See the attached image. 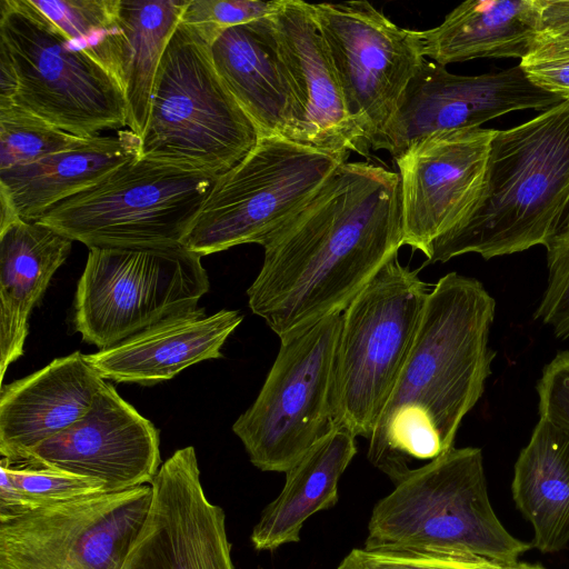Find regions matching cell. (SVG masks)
I'll return each instance as SVG.
<instances>
[{
	"instance_id": "cell-39",
	"label": "cell",
	"mask_w": 569,
	"mask_h": 569,
	"mask_svg": "<svg viewBox=\"0 0 569 569\" xmlns=\"http://www.w3.org/2000/svg\"><path fill=\"white\" fill-rule=\"evenodd\" d=\"M259 569H262V568H259Z\"/></svg>"
},
{
	"instance_id": "cell-38",
	"label": "cell",
	"mask_w": 569,
	"mask_h": 569,
	"mask_svg": "<svg viewBox=\"0 0 569 569\" xmlns=\"http://www.w3.org/2000/svg\"><path fill=\"white\" fill-rule=\"evenodd\" d=\"M507 569H543L539 566H532L528 563H519L507 566Z\"/></svg>"
},
{
	"instance_id": "cell-29",
	"label": "cell",
	"mask_w": 569,
	"mask_h": 569,
	"mask_svg": "<svg viewBox=\"0 0 569 569\" xmlns=\"http://www.w3.org/2000/svg\"><path fill=\"white\" fill-rule=\"evenodd\" d=\"M86 140L52 126L16 103L0 104V171L74 148Z\"/></svg>"
},
{
	"instance_id": "cell-7",
	"label": "cell",
	"mask_w": 569,
	"mask_h": 569,
	"mask_svg": "<svg viewBox=\"0 0 569 569\" xmlns=\"http://www.w3.org/2000/svg\"><path fill=\"white\" fill-rule=\"evenodd\" d=\"M218 176L136 158L38 222L92 248H174Z\"/></svg>"
},
{
	"instance_id": "cell-32",
	"label": "cell",
	"mask_w": 569,
	"mask_h": 569,
	"mask_svg": "<svg viewBox=\"0 0 569 569\" xmlns=\"http://www.w3.org/2000/svg\"><path fill=\"white\" fill-rule=\"evenodd\" d=\"M284 0H188L180 22L193 27L210 43L231 27L274 14Z\"/></svg>"
},
{
	"instance_id": "cell-31",
	"label": "cell",
	"mask_w": 569,
	"mask_h": 569,
	"mask_svg": "<svg viewBox=\"0 0 569 569\" xmlns=\"http://www.w3.org/2000/svg\"><path fill=\"white\" fill-rule=\"evenodd\" d=\"M507 566L467 552H417L352 549L337 569H507Z\"/></svg>"
},
{
	"instance_id": "cell-33",
	"label": "cell",
	"mask_w": 569,
	"mask_h": 569,
	"mask_svg": "<svg viewBox=\"0 0 569 569\" xmlns=\"http://www.w3.org/2000/svg\"><path fill=\"white\" fill-rule=\"evenodd\" d=\"M548 282L533 315L552 328L557 338H569V226L547 246Z\"/></svg>"
},
{
	"instance_id": "cell-36",
	"label": "cell",
	"mask_w": 569,
	"mask_h": 569,
	"mask_svg": "<svg viewBox=\"0 0 569 569\" xmlns=\"http://www.w3.org/2000/svg\"><path fill=\"white\" fill-rule=\"evenodd\" d=\"M535 46H569V0H538Z\"/></svg>"
},
{
	"instance_id": "cell-30",
	"label": "cell",
	"mask_w": 569,
	"mask_h": 569,
	"mask_svg": "<svg viewBox=\"0 0 569 569\" xmlns=\"http://www.w3.org/2000/svg\"><path fill=\"white\" fill-rule=\"evenodd\" d=\"M0 465L7 469L20 490L29 511L106 493L104 483L93 478L50 468L13 466L4 458Z\"/></svg>"
},
{
	"instance_id": "cell-21",
	"label": "cell",
	"mask_w": 569,
	"mask_h": 569,
	"mask_svg": "<svg viewBox=\"0 0 569 569\" xmlns=\"http://www.w3.org/2000/svg\"><path fill=\"white\" fill-rule=\"evenodd\" d=\"M242 320L238 310L208 315L197 307L87 358L103 379L152 386L198 362L222 358V346Z\"/></svg>"
},
{
	"instance_id": "cell-14",
	"label": "cell",
	"mask_w": 569,
	"mask_h": 569,
	"mask_svg": "<svg viewBox=\"0 0 569 569\" xmlns=\"http://www.w3.org/2000/svg\"><path fill=\"white\" fill-rule=\"evenodd\" d=\"M497 130L435 132L393 160L399 169L403 246L428 257L433 242L456 228L483 190Z\"/></svg>"
},
{
	"instance_id": "cell-24",
	"label": "cell",
	"mask_w": 569,
	"mask_h": 569,
	"mask_svg": "<svg viewBox=\"0 0 569 569\" xmlns=\"http://www.w3.org/2000/svg\"><path fill=\"white\" fill-rule=\"evenodd\" d=\"M357 453L356 437L332 427L286 473L281 492L261 512L250 540L258 551L300 541L305 522L335 507L338 483Z\"/></svg>"
},
{
	"instance_id": "cell-17",
	"label": "cell",
	"mask_w": 569,
	"mask_h": 569,
	"mask_svg": "<svg viewBox=\"0 0 569 569\" xmlns=\"http://www.w3.org/2000/svg\"><path fill=\"white\" fill-rule=\"evenodd\" d=\"M13 466L93 478L104 483L106 493L120 492L154 479L161 467L159 431L106 381L77 422Z\"/></svg>"
},
{
	"instance_id": "cell-6",
	"label": "cell",
	"mask_w": 569,
	"mask_h": 569,
	"mask_svg": "<svg viewBox=\"0 0 569 569\" xmlns=\"http://www.w3.org/2000/svg\"><path fill=\"white\" fill-rule=\"evenodd\" d=\"M428 287L397 256L342 311L330 393L332 427L371 437L415 342Z\"/></svg>"
},
{
	"instance_id": "cell-20",
	"label": "cell",
	"mask_w": 569,
	"mask_h": 569,
	"mask_svg": "<svg viewBox=\"0 0 569 569\" xmlns=\"http://www.w3.org/2000/svg\"><path fill=\"white\" fill-rule=\"evenodd\" d=\"M214 68L260 137L302 143V114L270 18L221 31L210 47Z\"/></svg>"
},
{
	"instance_id": "cell-2",
	"label": "cell",
	"mask_w": 569,
	"mask_h": 569,
	"mask_svg": "<svg viewBox=\"0 0 569 569\" xmlns=\"http://www.w3.org/2000/svg\"><path fill=\"white\" fill-rule=\"evenodd\" d=\"M495 315V299L475 278L449 272L429 291L408 359L368 439L369 461L395 485L411 460L453 448L491 375Z\"/></svg>"
},
{
	"instance_id": "cell-37",
	"label": "cell",
	"mask_w": 569,
	"mask_h": 569,
	"mask_svg": "<svg viewBox=\"0 0 569 569\" xmlns=\"http://www.w3.org/2000/svg\"><path fill=\"white\" fill-rule=\"evenodd\" d=\"M0 522L29 512L22 495L7 469L0 465Z\"/></svg>"
},
{
	"instance_id": "cell-11",
	"label": "cell",
	"mask_w": 569,
	"mask_h": 569,
	"mask_svg": "<svg viewBox=\"0 0 569 569\" xmlns=\"http://www.w3.org/2000/svg\"><path fill=\"white\" fill-rule=\"evenodd\" d=\"M342 312L280 339L253 403L234 421L250 462L286 472L331 428L330 393Z\"/></svg>"
},
{
	"instance_id": "cell-35",
	"label": "cell",
	"mask_w": 569,
	"mask_h": 569,
	"mask_svg": "<svg viewBox=\"0 0 569 569\" xmlns=\"http://www.w3.org/2000/svg\"><path fill=\"white\" fill-rule=\"evenodd\" d=\"M519 66L532 83L569 100V46H535Z\"/></svg>"
},
{
	"instance_id": "cell-12",
	"label": "cell",
	"mask_w": 569,
	"mask_h": 569,
	"mask_svg": "<svg viewBox=\"0 0 569 569\" xmlns=\"http://www.w3.org/2000/svg\"><path fill=\"white\" fill-rule=\"evenodd\" d=\"M310 6L352 120L369 149L383 150L405 91L426 61L421 31L398 27L367 1Z\"/></svg>"
},
{
	"instance_id": "cell-22",
	"label": "cell",
	"mask_w": 569,
	"mask_h": 569,
	"mask_svg": "<svg viewBox=\"0 0 569 569\" xmlns=\"http://www.w3.org/2000/svg\"><path fill=\"white\" fill-rule=\"evenodd\" d=\"M141 139L129 129L96 136L34 162L0 171V198L17 216L36 221L61 201L139 158Z\"/></svg>"
},
{
	"instance_id": "cell-15",
	"label": "cell",
	"mask_w": 569,
	"mask_h": 569,
	"mask_svg": "<svg viewBox=\"0 0 569 569\" xmlns=\"http://www.w3.org/2000/svg\"><path fill=\"white\" fill-rule=\"evenodd\" d=\"M150 486L149 510L120 569H234L224 511L206 496L193 447L176 450Z\"/></svg>"
},
{
	"instance_id": "cell-34",
	"label": "cell",
	"mask_w": 569,
	"mask_h": 569,
	"mask_svg": "<svg viewBox=\"0 0 569 569\" xmlns=\"http://www.w3.org/2000/svg\"><path fill=\"white\" fill-rule=\"evenodd\" d=\"M536 389L539 417L569 435V350L559 351L543 367Z\"/></svg>"
},
{
	"instance_id": "cell-23",
	"label": "cell",
	"mask_w": 569,
	"mask_h": 569,
	"mask_svg": "<svg viewBox=\"0 0 569 569\" xmlns=\"http://www.w3.org/2000/svg\"><path fill=\"white\" fill-rule=\"evenodd\" d=\"M72 240L38 221L18 219L0 229V380L24 350L28 321Z\"/></svg>"
},
{
	"instance_id": "cell-28",
	"label": "cell",
	"mask_w": 569,
	"mask_h": 569,
	"mask_svg": "<svg viewBox=\"0 0 569 569\" xmlns=\"http://www.w3.org/2000/svg\"><path fill=\"white\" fill-rule=\"evenodd\" d=\"M79 49L103 67L123 89L126 34L121 0H30Z\"/></svg>"
},
{
	"instance_id": "cell-4",
	"label": "cell",
	"mask_w": 569,
	"mask_h": 569,
	"mask_svg": "<svg viewBox=\"0 0 569 569\" xmlns=\"http://www.w3.org/2000/svg\"><path fill=\"white\" fill-rule=\"evenodd\" d=\"M363 548L467 552L516 565L531 545L511 536L496 516L481 449L453 447L411 469L375 505Z\"/></svg>"
},
{
	"instance_id": "cell-10",
	"label": "cell",
	"mask_w": 569,
	"mask_h": 569,
	"mask_svg": "<svg viewBox=\"0 0 569 569\" xmlns=\"http://www.w3.org/2000/svg\"><path fill=\"white\" fill-rule=\"evenodd\" d=\"M201 258L182 246L89 249L76 291V330L101 350L196 309L209 290Z\"/></svg>"
},
{
	"instance_id": "cell-27",
	"label": "cell",
	"mask_w": 569,
	"mask_h": 569,
	"mask_svg": "<svg viewBox=\"0 0 569 569\" xmlns=\"http://www.w3.org/2000/svg\"><path fill=\"white\" fill-rule=\"evenodd\" d=\"M187 3L188 0H121L120 20L127 39L122 84L127 127L140 139L160 61Z\"/></svg>"
},
{
	"instance_id": "cell-9",
	"label": "cell",
	"mask_w": 569,
	"mask_h": 569,
	"mask_svg": "<svg viewBox=\"0 0 569 569\" xmlns=\"http://www.w3.org/2000/svg\"><path fill=\"white\" fill-rule=\"evenodd\" d=\"M349 156L260 137L240 162L217 177L182 247L203 257L244 243L262 246Z\"/></svg>"
},
{
	"instance_id": "cell-26",
	"label": "cell",
	"mask_w": 569,
	"mask_h": 569,
	"mask_svg": "<svg viewBox=\"0 0 569 569\" xmlns=\"http://www.w3.org/2000/svg\"><path fill=\"white\" fill-rule=\"evenodd\" d=\"M515 503L533 529V547L545 553L569 542V435L540 418L513 468Z\"/></svg>"
},
{
	"instance_id": "cell-8",
	"label": "cell",
	"mask_w": 569,
	"mask_h": 569,
	"mask_svg": "<svg viewBox=\"0 0 569 569\" xmlns=\"http://www.w3.org/2000/svg\"><path fill=\"white\" fill-rule=\"evenodd\" d=\"M0 50L17 79L8 103L86 139L127 126L120 83L30 0L0 1Z\"/></svg>"
},
{
	"instance_id": "cell-1",
	"label": "cell",
	"mask_w": 569,
	"mask_h": 569,
	"mask_svg": "<svg viewBox=\"0 0 569 569\" xmlns=\"http://www.w3.org/2000/svg\"><path fill=\"white\" fill-rule=\"evenodd\" d=\"M402 246L398 172L347 161L262 244L249 308L281 339L342 312Z\"/></svg>"
},
{
	"instance_id": "cell-19",
	"label": "cell",
	"mask_w": 569,
	"mask_h": 569,
	"mask_svg": "<svg viewBox=\"0 0 569 569\" xmlns=\"http://www.w3.org/2000/svg\"><path fill=\"white\" fill-rule=\"evenodd\" d=\"M104 382L87 355L76 351L24 378L2 385V458L10 465L23 462L34 447L77 422L89 410Z\"/></svg>"
},
{
	"instance_id": "cell-25",
	"label": "cell",
	"mask_w": 569,
	"mask_h": 569,
	"mask_svg": "<svg viewBox=\"0 0 569 569\" xmlns=\"http://www.w3.org/2000/svg\"><path fill=\"white\" fill-rule=\"evenodd\" d=\"M538 0H468L421 31L423 54L446 67L477 58H525L538 24Z\"/></svg>"
},
{
	"instance_id": "cell-13",
	"label": "cell",
	"mask_w": 569,
	"mask_h": 569,
	"mask_svg": "<svg viewBox=\"0 0 569 569\" xmlns=\"http://www.w3.org/2000/svg\"><path fill=\"white\" fill-rule=\"evenodd\" d=\"M151 498L143 485L0 522V569H120Z\"/></svg>"
},
{
	"instance_id": "cell-18",
	"label": "cell",
	"mask_w": 569,
	"mask_h": 569,
	"mask_svg": "<svg viewBox=\"0 0 569 569\" xmlns=\"http://www.w3.org/2000/svg\"><path fill=\"white\" fill-rule=\"evenodd\" d=\"M269 18L301 110L302 143L328 152L368 156L370 149L348 111L310 3L284 0Z\"/></svg>"
},
{
	"instance_id": "cell-16",
	"label": "cell",
	"mask_w": 569,
	"mask_h": 569,
	"mask_svg": "<svg viewBox=\"0 0 569 569\" xmlns=\"http://www.w3.org/2000/svg\"><path fill=\"white\" fill-rule=\"evenodd\" d=\"M565 101L532 83L518 64L479 76H459L425 61L391 120L385 149L392 158L435 132L480 124L512 111L548 110Z\"/></svg>"
},
{
	"instance_id": "cell-3",
	"label": "cell",
	"mask_w": 569,
	"mask_h": 569,
	"mask_svg": "<svg viewBox=\"0 0 569 569\" xmlns=\"http://www.w3.org/2000/svg\"><path fill=\"white\" fill-rule=\"evenodd\" d=\"M569 226V100L497 130L469 214L437 239L425 264L466 253L489 260L546 246Z\"/></svg>"
},
{
	"instance_id": "cell-5",
	"label": "cell",
	"mask_w": 569,
	"mask_h": 569,
	"mask_svg": "<svg viewBox=\"0 0 569 569\" xmlns=\"http://www.w3.org/2000/svg\"><path fill=\"white\" fill-rule=\"evenodd\" d=\"M211 43L180 22L160 61L139 158L220 176L260 136L219 77Z\"/></svg>"
}]
</instances>
